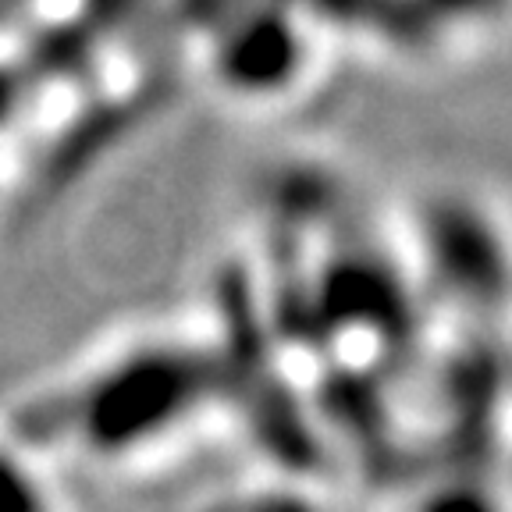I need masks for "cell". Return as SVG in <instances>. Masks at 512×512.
<instances>
[{
    "label": "cell",
    "mask_w": 512,
    "mask_h": 512,
    "mask_svg": "<svg viewBox=\"0 0 512 512\" xmlns=\"http://www.w3.org/2000/svg\"><path fill=\"white\" fill-rule=\"evenodd\" d=\"M221 395H228L224 356L164 338L96 367L54 399L43 431L64 434L96 459H136L182 434Z\"/></svg>",
    "instance_id": "obj_1"
},
{
    "label": "cell",
    "mask_w": 512,
    "mask_h": 512,
    "mask_svg": "<svg viewBox=\"0 0 512 512\" xmlns=\"http://www.w3.org/2000/svg\"><path fill=\"white\" fill-rule=\"evenodd\" d=\"M43 502L47 498L36 491L29 470L18 466V459L0 448V509H25V505L32 509V505H43Z\"/></svg>",
    "instance_id": "obj_3"
},
{
    "label": "cell",
    "mask_w": 512,
    "mask_h": 512,
    "mask_svg": "<svg viewBox=\"0 0 512 512\" xmlns=\"http://www.w3.org/2000/svg\"><path fill=\"white\" fill-rule=\"evenodd\" d=\"M313 18L296 0H242L224 15L210 47V72L239 100H278L313 72Z\"/></svg>",
    "instance_id": "obj_2"
}]
</instances>
